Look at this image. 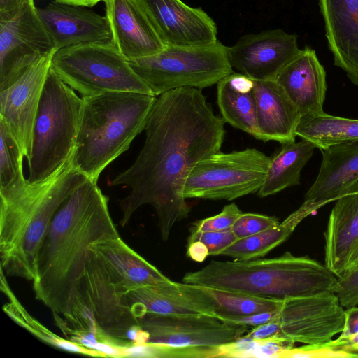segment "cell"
<instances>
[{
    "instance_id": "obj_1",
    "label": "cell",
    "mask_w": 358,
    "mask_h": 358,
    "mask_svg": "<svg viewBox=\"0 0 358 358\" xmlns=\"http://www.w3.org/2000/svg\"><path fill=\"white\" fill-rule=\"evenodd\" d=\"M224 123L201 89L180 87L157 96L136 161L110 182L131 189L119 200L121 227L138 208L150 204L157 213L161 237L167 241L174 224L190 211L182 193L185 180L199 162L220 152Z\"/></svg>"
},
{
    "instance_id": "obj_2",
    "label": "cell",
    "mask_w": 358,
    "mask_h": 358,
    "mask_svg": "<svg viewBox=\"0 0 358 358\" xmlns=\"http://www.w3.org/2000/svg\"><path fill=\"white\" fill-rule=\"evenodd\" d=\"M108 202L97 182L88 179L64 201L50 222L39 251L33 289L52 314L64 316L73 305L90 246L120 236Z\"/></svg>"
},
{
    "instance_id": "obj_3",
    "label": "cell",
    "mask_w": 358,
    "mask_h": 358,
    "mask_svg": "<svg viewBox=\"0 0 358 358\" xmlns=\"http://www.w3.org/2000/svg\"><path fill=\"white\" fill-rule=\"evenodd\" d=\"M88 179L71 159L45 180L26 179L0 189V268L6 277L35 280L39 251L54 215Z\"/></svg>"
},
{
    "instance_id": "obj_4",
    "label": "cell",
    "mask_w": 358,
    "mask_h": 358,
    "mask_svg": "<svg viewBox=\"0 0 358 358\" xmlns=\"http://www.w3.org/2000/svg\"><path fill=\"white\" fill-rule=\"evenodd\" d=\"M337 280L325 264L289 252L273 258L212 260L182 278L187 284L280 299L335 293Z\"/></svg>"
},
{
    "instance_id": "obj_5",
    "label": "cell",
    "mask_w": 358,
    "mask_h": 358,
    "mask_svg": "<svg viewBox=\"0 0 358 358\" xmlns=\"http://www.w3.org/2000/svg\"><path fill=\"white\" fill-rule=\"evenodd\" d=\"M156 98L140 92H112L83 99L71 157L74 169L97 182L103 170L145 129Z\"/></svg>"
},
{
    "instance_id": "obj_6",
    "label": "cell",
    "mask_w": 358,
    "mask_h": 358,
    "mask_svg": "<svg viewBox=\"0 0 358 358\" xmlns=\"http://www.w3.org/2000/svg\"><path fill=\"white\" fill-rule=\"evenodd\" d=\"M74 91L50 67L34 123L30 183L45 180L72 157L83 106Z\"/></svg>"
},
{
    "instance_id": "obj_7",
    "label": "cell",
    "mask_w": 358,
    "mask_h": 358,
    "mask_svg": "<svg viewBox=\"0 0 358 358\" xmlns=\"http://www.w3.org/2000/svg\"><path fill=\"white\" fill-rule=\"evenodd\" d=\"M128 62L155 96L180 87L202 90L234 72L228 47L219 41L206 45H166L158 53Z\"/></svg>"
},
{
    "instance_id": "obj_8",
    "label": "cell",
    "mask_w": 358,
    "mask_h": 358,
    "mask_svg": "<svg viewBox=\"0 0 358 358\" xmlns=\"http://www.w3.org/2000/svg\"><path fill=\"white\" fill-rule=\"evenodd\" d=\"M51 68L81 98L112 92L152 94L114 43H89L57 50Z\"/></svg>"
},
{
    "instance_id": "obj_9",
    "label": "cell",
    "mask_w": 358,
    "mask_h": 358,
    "mask_svg": "<svg viewBox=\"0 0 358 358\" xmlns=\"http://www.w3.org/2000/svg\"><path fill=\"white\" fill-rule=\"evenodd\" d=\"M271 157L256 148L224 153L199 162L183 186L187 199L227 200L257 193L262 187Z\"/></svg>"
},
{
    "instance_id": "obj_10",
    "label": "cell",
    "mask_w": 358,
    "mask_h": 358,
    "mask_svg": "<svg viewBox=\"0 0 358 358\" xmlns=\"http://www.w3.org/2000/svg\"><path fill=\"white\" fill-rule=\"evenodd\" d=\"M129 292V289L91 245L77 285L74 303L85 305L92 311L100 334L123 348L131 345L127 339L129 330L140 325L127 300Z\"/></svg>"
},
{
    "instance_id": "obj_11",
    "label": "cell",
    "mask_w": 358,
    "mask_h": 358,
    "mask_svg": "<svg viewBox=\"0 0 358 358\" xmlns=\"http://www.w3.org/2000/svg\"><path fill=\"white\" fill-rule=\"evenodd\" d=\"M273 320L278 326L277 338L315 344L341 332L345 310L335 293L324 292L284 299Z\"/></svg>"
},
{
    "instance_id": "obj_12",
    "label": "cell",
    "mask_w": 358,
    "mask_h": 358,
    "mask_svg": "<svg viewBox=\"0 0 358 358\" xmlns=\"http://www.w3.org/2000/svg\"><path fill=\"white\" fill-rule=\"evenodd\" d=\"M55 50L34 1L15 17L0 20V91L10 87L29 66Z\"/></svg>"
},
{
    "instance_id": "obj_13",
    "label": "cell",
    "mask_w": 358,
    "mask_h": 358,
    "mask_svg": "<svg viewBox=\"0 0 358 358\" xmlns=\"http://www.w3.org/2000/svg\"><path fill=\"white\" fill-rule=\"evenodd\" d=\"M138 320L149 335L148 343L174 348H217L234 342L250 330L247 325L207 315H147Z\"/></svg>"
},
{
    "instance_id": "obj_14",
    "label": "cell",
    "mask_w": 358,
    "mask_h": 358,
    "mask_svg": "<svg viewBox=\"0 0 358 358\" xmlns=\"http://www.w3.org/2000/svg\"><path fill=\"white\" fill-rule=\"evenodd\" d=\"M57 50L29 66L10 87L0 91V120L7 126L29 162L34 123L52 58Z\"/></svg>"
},
{
    "instance_id": "obj_15",
    "label": "cell",
    "mask_w": 358,
    "mask_h": 358,
    "mask_svg": "<svg viewBox=\"0 0 358 358\" xmlns=\"http://www.w3.org/2000/svg\"><path fill=\"white\" fill-rule=\"evenodd\" d=\"M297 36L280 29L248 34L228 47L232 68L255 80H275L299 55Z\"/></svg>"
},
{
    "instance_id": "obj_16",
    "label": "cell",
    "mask_w": 358,
    "mask_h": 358,
    "mask_svg": "<svg viewBox=\"0 0 358 358\" xmlns=\"http://www.w3.org/2000/svg\"><path fill=\"white\" fill-rule=\"evenodd\" d=\"M166 45L197 46L217 40L215 22L182 0H137Z\"/></svg>"
},
{
    "instance_id": "obj_17",
    "label": "cell",
    "mask_w": 358,
    "mask_h": 358,
    "mask_svg": "<svg viewBox=\"0 0 358 358\" xmlns=\"http://www.w3.org/2000/svg\"><path fill=\"white\" fill-rule=\"evenodd\" d=\"M36 11L57 50L81 43H114L106 15L85 6L52 1L45 8H36Z\"/></svg>"
},
{
    "instance_id": "obj_18",
    "label": "cell",
    "mask_w": 358,
    "mask_h": 358,
    "mask_svg": "<svg viewBox=\"0 0 358 358\" xmlns=\"http://www.w3.org/2000/svg\"><path fill=\"white\" fill-rule=\"evenodd\" d=\"M127 300L139 320L147 315L215 316L213 306L196 285L169 281L131 291Z\"/></svg>"
},
{
    "instance_id": "obj_19",
    "label": "cell",
    "mask_w": 358,
    "mask_h": 358,
    "mask_svg": "<svg viewBox=\"0 0 358 358\" xmlns=\"http://www.w3.org/2000/svg\"><path fill=\"white\" fill-rule=\"evenodd\" d=\"M322 160L314 183L300 206L308 215L336 201L358 180V140L321 150Z\"/></svg>"
},
{
    "instance_id": "obj_20",
    "label": "cell",
    "mask_w": 358,
    "mask_h": 358,
    "mask_svg": "<svg viewBox=\"0 0 358 358\" xmlns=\"http://www.w3.org/2000/svg\"><path fill=\"white\" fill-rule=\"evenodd\" d=\"M114 43L127 59L162 51L164 43L137 0H104Z\"/></svg>"
},
{
    "instance_id": "obj_21",
    "label": "cell",
    "mask_w": 358,
    "mask_h": 358,
    "mask_svg": "<svg viewBox=\"0 0 358 358\" xmlns=\"http://www.w3.org/2000/svg\"><path fill=\"white\" fill-rule=\"evenodd\" d=\"M334 65L358 87V0H319Z\"/></svg>"
},
{
    "instance_id": "obj_22",
    "label": "cell",
    "mask_w": 358,
    "mask_h": 358,
    "mask_svg": "<svg viewBox=\"0 0 358 358\" xmlns=\"http://www.w3.org/2000/svg\"><path fill=\"white\" fill-rule=\"evenodd\" d=\"M275 80L283 88L301 116L324 112L326 73L315 51L301 52L279 73Z\"/></svg>"
},
{
    "instance_id": "obj_23",
    "label": "cell",
    "mask_w": 358,
    "mask_h": 358,
    "mask_svg": "<svg viewBox=\"0 0 358 358\" xmlns=\"http://www.w3.org/2000/svg\"><path fill=\"white\" fill-rule=\"evenodd\" d=\"M258 139L280 144L295 142L301 117L298 109L275 80H255Z\"/></svg>"
},
{
    "instance_id": "obj_24",
    "label": "cell",
    "mask_w": 358,
    "mask_h": 358,
    "mask_svg": "<svg viewBox=\"0 0 358 358\" xmlns=\"http://www.w3.org/2000/svg\"><path fill=\"white\" fill-rule=\"evenodd\" d=\"M336 201L324 234V264L338 278L358 245V180Z\"/></svg>"
},
{
    "instance_id": "obj_25",
    "label": "cell",
    "mask_w": 358,
    "mask_h": 358,
    "mask_svg": "<svg viewBox=\"0 0 358 358\" xmlns=\"http://www.w3.org/2000/svg\"><path fill=\"white\" fill-rule=\"evenodd\" d=\"M254 80L232 72L217 84V101L225 122L258 139Z\"/></svg>"
},
{
    "instance_id": "obj_26",
    "label": "cell",
    "mask_w": 358,
    "mask_h": 358,
    "mask_svg": "<svg viewBox=\"0 0 358 358\" xmlns=\"http://www.w3.org/2000/svg\"><path fill=\"white\" fill-rule=\"evenodd\" d=\"M92 245L131 291L170 280L131 248L120 236L94 243Z\"/></svg>"
},
{
    "instance_id": "obj_27",
    "label": "cell",
    "mask_w": 358,
    "mask_h": 358,
    "mask_svg": "<svg viewBox=\"0 0 358 358\" xmlns=\"http://www.w3.org/2000/svg\"><path fill=\"white\" fill-rule=\"evenodd\" d=\"M315 145L301 138L299 142L281 144L272 157L266 179L258 196L264 198L300 184L301 171L312 157Z\"/></svg>"
},
{
    "instance_id": "obj_28",
    "label": "cell",
    "mask_w": 358,
    "mask_h": 358,
    "mask_svg": "<svg viewBox=\"0 0 358 358\" xmlns=\"http://www.w3.org/2000/svg\"><path fill=\"white\" fill-rule=\"evenodd\" d=\"M296 134L321 150L336 144L358 140V120L334 116L324 112L305 115L300 119Z\"/></svg>"
},
{
    "instance_id": "obj_29",
    "label": "cell",
    "mask_w": 358,
    "mask_h": 358,
    "mask_svg": "<svg viewBox=\"0 0 358 358\" xmlns=\"http://www.w3.org/2000/svg\"><path fill=\"white\" fill-rule=\"evenodd\" d=\"M304 218L305 215L298 208L278 226L238 239L224 250L220 255L230 257L234 260H250L263 257L285 241Z\"/></svg>"
},
{
    "instance_id": "obj_30",
    "label": "cell",
    "mask_w": 358,
    "mask_h": 358,
    "mask_svg": "<svg viewBox=\"0 0 358 358\" xmlns=\"http://www.w3.org/2000/svg\"><path fill=\"white\" fill-rule=\"evenodd\" d=\"M198 287L209 299L215 317L222 320L274 310L280 308L284 300L260 297L203 285Z\"/></svg>"
},
{
    "instance_id": "obj_31",
    "label": "cell",
    "mask_w": 358,
    "mask_h": 358,
    "mask_svg": "<svg viewBox=\"0 0 358 358\" xmlns=\"http://www.w3.org/2000/svg\"><path fill=\"white\" fill-rule=\"evenodd\" d=\"M1 289L6 292L10 299V302L4 306L3 310L16 323L27 329L41 341L56 348L69 352L101 357V355L96 351L87 349L71 340L64 339L50 331L33 318L20 304L14 297V294L10 292L8 286V285L5 280L6 276L3 273H1Z\"/></svg>"
},
{
    "instance_id": "obj_32",
    "label": "cell",
    "mask_w": 358,
    "mask_h": 358,
    "mask_svg": "<svg viewBox=\"0 0 358 358\" xmlns=\"http://www.w3.org/2000/svg\"><path fill=\"white\" fill-rule=\"evenodd\" d=\"M24 157L15 138L0 120V189L26 180L23 174Z\"/></svg>"
},
{
    "instance_id": "obj_33",
    "label": "cell",
    "mask_w": 358,
    "mask_h": 358,
    "mask_svg": "<svg viewBox=\"0 0 358 358\" xmlns=\"http://www.w3.org/2000/svg\"><path fill=\"white\" fill-rule=\"evenodd\" d=\"M280 358H358V352L343 350L336 340L305 344L285 350Z\"/></svg>"
},
{
    "instance_id": "obj_34",
    "label": "cell",
    "mask_w": 358,
    "mask_h": 358,
    "mask_svg": "<svg viewBox=\"0 0 358 358\" xmlns=\"http://www.w3.org/2000/svg\"><path fill=\"white\" fill-rule=\"evenodd\" d=\"M279 224L278 220L274 216L242 213L231 229L236 238L241 239L274 228Z\"/></svg>"
},
{
    "instance_id": "obj_35",
    "label": "cell",
    "mask_w": 358,
    "mask_h": 358,
    "mask_svg": "<svg viewBox=\"0 0 358 358\" xmlns=\"http://www.w3.org/2000/svg\"><path fill=\"white\" fill-rule=\"evenodd\" d=\"M242 213L235 203L226 205L219 214L194 222L189 231L194 233L229 229Z\"/></svg>"
},
{
    "instance_id": "obj_36",
    "label": "cell",
    "mask_w": 358,
    "mask_h": 358,
    "mask_svg": "<svg viewBox=\"0 0 358 358\" xmlns=\"http://www.w3.org/2000/svg\"><path fill=\"white\" fill-rule=\"evenodd\" d=\"M238 238L231 229L218 231H199L190 233L187 244L201 241L208 248L209 255H220V253L234 243Z\"/></svg>"
},
{
    "instance_id": "obj_37",
    "label": "cell",
    "mask_w": 358,
    "mask_h": 358,
    "mask_svg": "<svg viewBox=\"0 0 358 358\" xmlns=\"http://www.w3.org/2000/svg\"><path fill=\"white\" fill-rule=\"evenodd\" d=\"M335 294L343 307L358 305V266L338 278Z\"/></svg>"
},
{
    "instance_id": "obj_38",
    "label": "cell",
    "mask_w": 358,
    "mask_h": 358,
    "mask_svg": "<svg viewBox=\"0 0 358 358\" xmlns=\"http://www.w3.org/2000/svg\"><path fill=\"white\" fill-rule=\"evenodd\" d=\"M259 341L242 336L234 342L219 347V357H252Z\"/></svg>"
},
{
    "instance_id": "obj_39",
    "label": "cell",
    "mask_w": 358,
    "mask_h": 358,
    "mask_svg": "<svg viewBox=\"0 0 358 358\" xmlns=\"http://www.w3.org/2000/svg\"><path fill=\"white\" fill-rule=\"evenodd\" d=\"M259 344L255 349L252 357H280L286 350L294 347V343L273 337L259 341Z\"/></svg>"
},
{
    "instance_id": "obj_40",
    "label": "cell",
    "mask_w": 358,
    "mask_h": 358,
    "mask_svg": "<svg viewBox=\"0 0 358 358\" xmlns=\"http://www.w3.org/2000/svg\"><path fill=\"white\" fill-rule=\"evenodd\" d=\"M278 309L259 313L248 316L227 319L223 321L231 324L255 327L271 321L275 316Z\"/></svg>"
},
{
    "instance_id": "obj_41",
    "label": "cell",
    "mask_w": 358,
    "mask_h": 358,
    "mask_svg": "<svg viewBox=\"0 0 358 358\" xmlns=\"http://www.w3.org/2000/svg\"><path fill=\"white\" fill-rule=\"evenodd\" d=\"M358 334V307L352 306L345 310L343 328L336 338L338 341H345Z\"/></svg>"
},
{
    "instance_id": "obj_42",
    "label": "cell",
    "mask_w": 358,
    "mask_h": 358,
    "mask_svg": "<svg viewBox=\"0 0 358 358\" xmlns=\"http://www.w3.org/2000/svg\"><path fill=\"white\" fill-rule=\"evenodd\" d=\"M278 334V326L275 321H271L262 325L253 327L250 329L244 336L248 337L257 341H262L273 337H276Z\"/></svg>"
},
{
    "instance_id": "obj_43",
    "label": "cell",
    "mask_w": 358,
    "mask_h": 358,
    "mask_svg": "<svg viewBox=\"0 0 358 358\" xmlns=\"http://www.w3.org/2000/svg\"><path fill=\"white\" fill-rule=\"evenodd\" d=\"M34 0H0V20L15 17L23 8Z\"/></svg>"
},
{
    "instance_id": "obj_44",
    "label": "cell",
    "mask_w": 358,
    "mask_h": 358,
    "mask_svg": "<svg viewBox=\"0 0 358 358\" xmlns=\"http://www.w3.org/2000/svg\"><path fill=\"white\" fill-rule=\"evenodd\" d=\"M187 255L194 261L202 262L209 256V252L207 246L203 243L194 241L187 244Z\"/></svg>"
},
{
    "instance_id": "obj_45",
    "label": "cell",
    "mask_w": 358,
    "mask_h": 358,
    "mask_svg": "<svg viewBox=\"0 0 358 358\" xmlns=\"http://www.w3.org/2000/svg\"><path fill=\"white\" fill-rule=\"evenodd\" d=\"M336 340L343 350L358 352V334L345 341Z\"/></svg>"
},
{
    "instance_id": "obj_46",
    "label": "cell",
    "mask_w": 358,
    "mask_h": 358,
    "mask_svg": "<svg viewBox=\"0 0 358 358\" xmlns=\"http://www.w3.org/2000/svg\"><path fill=\"white\" fill-rule=\"evenodd\" d=\"M56 1L76 6H81L85 7H92L100 1L104 0H55Z\"/></svg>"
},
{
    "instance_id": "obj_47",
    "label": "cell",
    "mask_w": 358,
    "mask_h": 358,
    "mask_svg": "<svg viewBox=\"0 0 358 358\" xmlns=\"http://www.w3.org/2000/svg\"><path fill=\"white\" fill-rule=\"evenodd\" d=\"M357 266H358V245L351 253L348 259L345 271L350 270Z\"/></svg>"
}]
</instances>
